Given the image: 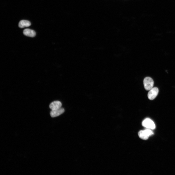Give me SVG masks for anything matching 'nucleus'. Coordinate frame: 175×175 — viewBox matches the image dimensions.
<instances>
[{
	"label": "nucleus",
	"instance_id": "obj_1",
	"mask_svg": "<svg viewBox=\"0 0 175 175\" xmlns=\"http://www.w3.org/2000/svg\"><path fill=\"white\" fill-rule=\"evenodd\" d=\"M151 130L147 128L145 130L140 131L138 133L139 138L143 140L148 139L150 136L154 134L153 132Z\"/></svg>",
	"mask_w": 175,
	"mask_h": 175
},
{
	"label": "nucleus",
	"instance_id": "obj_2",
	"mask_svg": "<svg viewBox=\"0 0 175 175\" xmlns=\"http://www.w3.org/2000/svg\"><path fill=\"white\" fill-rule=\"evenodd\" d=\"M142 126L147 128L154 130L155 128V125L154 121L150 119L147 118L142 122Z\"/></svg>",
	"mask_w": 175,
	"mask_h": 175
},
{
	"label": "nucleus",
	"instance_id": "obj_3",
	"mask_svg": "<svg viewBox=\"0 0 175 175\" xmlns=\"http://www.w3.org/2000/svg\"><path fill=\"white\" fill-rule=\"evenodd\" d=\"M143 83L144 88L146 90H150L153 88L154 81L151 77H147L144 78Z\"/></svg>",
	"mask_w": 175,
	"mask_h": 175
},
{
	"label": "nucleus",
	"instance_id": "obj_4",
	"mask_svg": "<svg viewBox=\"0 0 175 175\" xmlns=\"http://www.w3.org/2000/svg\"><path fill=\"white\" fill-rule=\"evenodd\" d=\"M158 93L159 89L157 88H153L150 90L148 94V98L151 100H154L157 96Z\"/></svg>",
	"mask_w": 175,
	"mask_h": 175
},
{
	"label": "nucleus",
	"instance_id": "obj_5",
	"mask_svg": "<svg viewBox=\"0 0 175 175\" xmlns=\"http://www.w3.org/2000/svg\"><path fill=\"white\" fill-rule=\"evenodd\" d=\"M64 108H61L59 109L51 110L50 112V115L52 118L58 117L62 114L65 112Z\"/></svg>",
	"mask_w": 175,
	"mask_h": 175
},
{
	"label": "nucleus",
	"instance_id": "obj_6",
	"mask_svg": "<svg viewBox=\"0 0 175 175\" xmlns=\"http://www.w3.org/2000/svg\"><path fill=\"white\" fill-rule=\"evenodd\" d=\"M62 104L59 101H56L51 103L50 104L49 107L51 110L59 109L61 107Z\"/></svg>",
	"mask_w": 175,
	"mask_h": 175
},
{
	"label": "nucleus",
	"instance_id": "obj_7",
	"mask_svg": "<svg viewBox=\"0 0 175 175\" xmlns=\"http://www.w3.org/2000/svg\"><path fill=\"white\" fill-rule=\"evenodd\" d=\"M23 34L27 36L31 37H34L36 35V33L34 30L28 28L24 30Z\"/></svg>",
	"mask_w": 175,
	"mask_h": 175
},
{
	"label": "nucleus",
	"instance_id": "obj_8",
	"mask_svg": "<svg viewBox=\"0 0 175 175\" xmlns=\"http://www.w3.org/2000/svg\"><path fill=\"white\" fill-rule=\"evenodd\" d=\"M31 25V23L29 21L22 20L20 21L19 24V28H22L28 27Z\"/></svg>",
	"mask_w": 175,
	"mask_h": 175
}]
</instances>
